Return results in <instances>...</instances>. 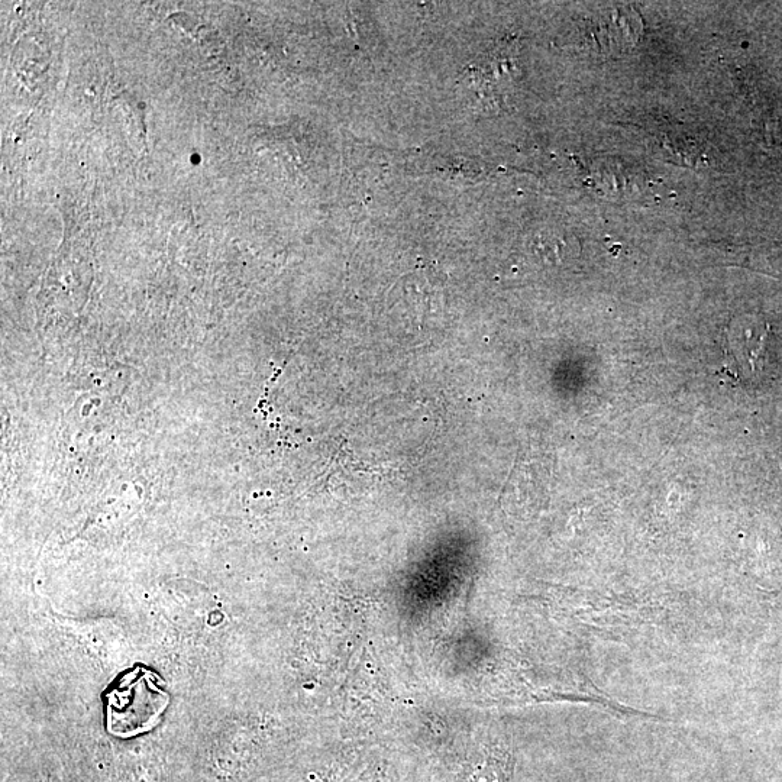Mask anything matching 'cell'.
I'll use <instances>...</instances> for the list:
<instances>
[{
	"label": "cell",
	"mask_w": 782,
	"mask_h": 782,
	"mask_svg": "<svg viewBox=\"0 0 782 782\" xmlns=\"http://www.w3.org/2000/svg\"><path fill=\"white\" fill-rule=\"evenodd\" d=\"M167 703L166 693L154 683L150 671L131 672L109 696V730L125 738L150 730Z\"/></svg>",
	"instance_id": "cell-1"
},
{
	"label": "cell",
	"mask_w": 782,
	"mask_h": 782,
	"mask_svg": "<svg viewBox=\"0 0 782 782\" xmlns=\"http://www.w3.org/2000/svg\"><path fill=\"white\" fill-rule=\"evenodd\" d=\"M765 335L767 332L764 331V325L761 322L745 316V318L736 319L729 326L727 342H729L730 351L736 357L748 361V364L754 368Z\"/></svg>",
	"instance_id": "cell-2"
}]
</instances>
